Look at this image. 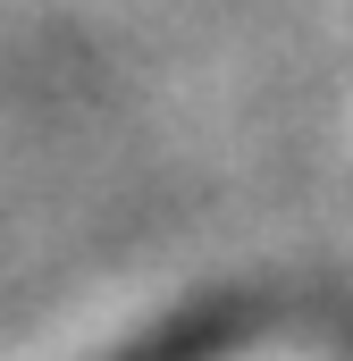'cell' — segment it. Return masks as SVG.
<instances>
[{
    "mask_svg": "<svg viewBox=\"0 0 353 361\" xmlns=\"http://www.w3.org/2000/svg\"><path fill=\"white\" fill-rule=\"evenodd\" d=\"M193 361H303V353H286V345H244V353H193Z\"/></svg>",
    "mask_w": 353,
    "mask_h": 361,
    "instance_id": "obj_1",
    "label": "cell"
}]
</instances>
